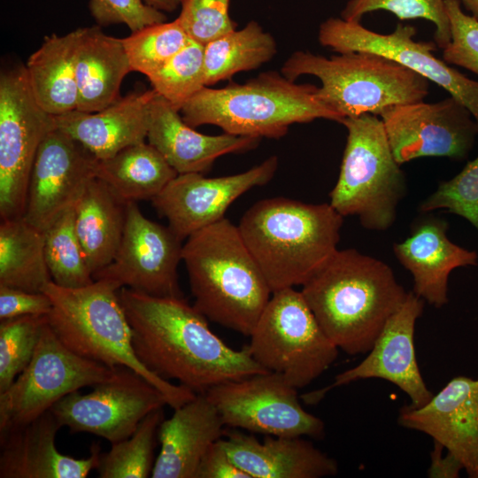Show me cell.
Listing matches in <instances>:
<instances>
[{
	"label": "cell",
	"instance_id": "2e32d148",
	"mask_svg": "<svg viewBox=\"0 0 478 478\" xmlns=\"http://www.w3.org/2000/svg\"><path fill=\"white\" fill-rule=\"evenodd\" d=\"M379 117L396 160L400 164L422 157H468L478 125L470 111L456 98L394 105Z\"/></svg>",
	"mask_w": 478,
	"mask_h": 478
},
{
	"label": "cell",
	"instance_id": "e0dca14e",
	"mask_svg": "<svg viewBox=\"0 0 478 478\" xmlns=\"http://www.w3.org/2000/svg\"><path fill=\"white\" fill-rule=\"evenodd\" d=\"M98 159L69 135L55 128L42 143L31 171L23 218L45 231L74 207L96 178Z\"/></svg>",
	"mask_w": 478,
	"mask_h": 478
},
{
	"label": "cell",
	"instance_id": "5b68a950",
	"mask_svg": "<svg viewBox=\"0 0 478 478\" xmlns=\"http://www.w3.org/2000/svg\"><path fill=\"white\" fill-rule=\"evenodd\" d=\"M119 290L104 280H94L79 288L50 282L44 293L52 303L48 314L50 328L73 353L110 367H128L161 391L171 408L181 406L197 393L160 378L141 363L134 350L131 328Z\"/></svg>",
	"mask_w": 478,
	"mask_h": 478
},
{
	"label": "cell",
	"instance_id": "277c9868",
	"mask_svg": "<svg viewBox=\"0 0 478 478\" xmlns=\"http://www.w3.org/2000/svg\"><path fill=\"white\" fill-rule=\"evenodd\" d=\"M182 261L206 319L250 336L273 293L238 226L226 218L190 235Z\"/></svg>",
	"mask_w": 478,
	"mask_h": 478
},
{
	"label": "cell",
	"instance_id": "8fae6325",
	"mask_svg": "<svg viewBox=\"0 0 478 478\" xmlns=\"http://www.w3.org/2000/svg\"><path fill=\"white\" fill-rule=\"evenodd\" d=\"M57 128L55 116L35 99L25 66L0 75V216L21 218L38 150Z\"/></svg>",
	"mask_w": 478,
	"mask_h": 478
},
{
	"label": "cell",
	"instance_id": "f6af8a7d",
	"mask_svg": "<svg viewBox=\"0 0 478 478\" xmlns=\"http://www.w3.org/2000/svg\"><path fill=\"white\" fill-rule=\"evenodd\" d=\"M435 443V449L431 453L429 476L458 477L459 470L463 469L460 463L448 451L446 456L443 457L442 452L444 448L437 443Z\"/></svg>",
	"mask_w": 478,
	"mask_h": 478
},
{
	"label": "cell",
	"instance_id": "74e56055",
	"mask_svg": "<svg viewBox=\"0 0 478 478\" xmlns=\"http://www.w3.org/2000/svg\"><path fill=\"white\" fill-rule=\"evenodd\" d=\"M387 11L399 19H423L436 27V46L444 48L451 41L450 22L443 0H349L341 12L347 21L360 22L366 13Z\"/></svg>",
	"mask_w": 478,
	"mask_h": 478
},
{
	"label": "cell",
	"instance_id": "ab89813d",
	"mask_svg": "<svg viewBox=\"0 0 478 478\" xmlns=\"http://www.w3.org/2000/svg\"><path fill=\"white\" fill-rule=\"evenodd\" d=\"M230 0H181L178 19L189 38L205 45L235 29Z\"/></svg>",
	"mask_w": 478,
	"mask_h": 478
},
{
	"label": "cell",
	"instance_id": "603a6c76",
	"mask_svg": "<svg viewBox=\"0 0 478 478\" xmlns=\"http://www.w3.org/2000/svg\"><path fill=\"white\" fill-rule=\"evenodd\" d=\"M221 416L205 393L174 409L158 430L160 451L153 478H195L209 448L225 434Z\"/></svg>",
	"mask_w": 478,
	"mask_h": 478
},
{
	"label": "cell",
	"instance_id": "5bb4252c",
	"mask_svg": "<svg viewBox=\"0 0 478 478\" xmlns=\"http://www.w3.org/2000/svg\"><path fill=\"white\" fill-rule=\"evenodd\" d=\"M416 28L397 24L382 35L360 22L329 18L320 26L319 42L335 52L366 51L389 58L439 85L464 104L478 125V81H473L434 55L433 42H416Z\"/></svg>",
	"mask_w": 478,
	"mask_h": 478
},
{
	"label": "cell",
	"instance_id": "d4e9b609",
	"mask_svg": "<svg viewBox=\"0 0 478 478\" xmlns=\"http://www.w3.org/2000/svg\"><path fill=\"white\" fill-rule=\"evenodd\" d=\"M181 112L163 97L157 96L150 107L147 140L179 173H204L220 157L250 150L258 138L227 133L208 135L196 131L182 119Z\"/></svg>",
	"mask_w": 478,
	"mask_h": 478
},
{
	"label": "cell",
	"instance_id": "6da1fadb",
	"mask_svg": "<svg viewBox=\"0 0 478 478\" xmlns=\"http://www.w3.org/2000/svg\"><path fill=\"white\" fill-rule=\"evenodd\" d=\"M119 296L138 359L160 378L175 380L197 394L268 372L247 347L235 350L226 344L183 297H154L129 288L120 289Z\"/></svg>",
	"mask_w": 478,
	"mask_h": 478
},
{
	"label": "cell",
	"instance_id": "d6986e66",
	"mask_svg": "<svg viewBox=\"0 0 478 478\" xmlns=\"http://www.w3.org/2000/svg\"><path fill=\"white\" fill-rule=\"evenodd\" d=\"M424 300L410 291L400 308L388 320L366 357L356 366L338 374L324 389L306 393V403L320 401L327 392L359 380L379 378L388 381L411 399L410 405L420 407L433 397L427 387L416 358L414 331L421 316Z\"/></svg>",
	"mask_w": 478,
	"mask_h": 478
},
{
	"label": "cell",
	"instance_id": "9c48e42d",
	"mask_svg": "<svg viewBox=\"0 0 478 478\" xmlns=\"http://www.w3.org/2000/svg\"><path fill=\"white\" fill-rule=\"evenodd\" d=\"M250 337L253 359L297 389L320 376L338 356L337 346L294 288L272 293Z\"/></svg>",
	"mask_w": 478,
	"mask_h": 478
},
{
	"label": "cell",
	"instance_id": "f1b7e54d",
	"mask_svg": "<svg viewBox=\"0 0 478 478\" xmlns=\"http://www.w3.org/2000/svg\"><path fill=\"white\" fill-rule=\"evenodd\" d=\"M127 203L94 178L74 206V227L94 274L113 259L122 239Z\"/></svg>",
	"mask_w": 478,
	"mask_h": 478
},
{
	"label": "cell",
	"instance_id": "ba28073f",
	"mask_svg": "<svg viewBox=\"0 0 478 478\" xmlns=\"http://www.w3.org/2000/svg\"><path fill=\"white\" fill-rule=\"evenodd\" d=\"M341 124L347 129V141L329 204L343 217H358L366 229L385 231L394 224L406 194L405 173L379 116L364 113Z\"/></svg>",
	"mask_w": 478,
	"mask_h": 478
},
{
	"label": "cell",
	"instance_id": "ffe728a7",
	"mask_svg": "<svg viewBox=\"0 0 478 478\" xmlns=\"http://www.w3.org/2000/svg\"><path fill=\"white\" fill-rule=\"evenodd\" d=\"M397 422L431 436L478 478V379H451L423 406L404 405Z\"/></svg>",
	"mask_w": 478,
	"mask_h": 478
},
{
	"label": "cell",
	"instance_id": "bcb514c9",
	"mask_svg": "<svg viewBox=\"0 0 478 478\" xmlns=\"http://www.w3.org/2000/svg\"><path fill=\"white\" fill-rule=\"evenodd\" d=\"M145 2L160 12H171L181 5V0H145Z\"/></svg>",
	"mask_w": 478,
	"mask_h": 478
},
{
	"label": "cell",
	"instance_id": "9a60e30c",
	"mask_svg": "<svg viewBox=\"0 0 478 478\" xmlns=\"http://www.w3.org/2000/svg\"><path fill=\"white\" fill-rule=\"evenodd\" d=\"M181 242L169 226L150 220L136 202H129L120 247L112 262L95 273L93 279L109 281L119 289L183 297L177 274L182 260Z\"/></svg>",
	"mask_w": 478,
	"mask_h": 478
},
{
	"label": "cell",
	"instance_id": "7402d4cb",
	"mask_svg": "<svg viewBox=\"0 0 478 478\" xmlns=\"http://www.w3.org/2000/svg\"><path fill=\"white\" fill-rule=\"evenodd\" d=\"M448 227L445 220L428 216L412 227L407 238L393 245L396 258L412 275V291L436 308L448 303L451 271L478 262L475 251L450 241Z\"/></svg>",
	"mask_w": 478,
	"mask_h": 478
},
{
	"label": "cell",
	"instance_id": "f546056e",
	"mask_svg": "<svg viewBox=\"0 0 478 478\" xmlns=\"http://www.w3.org/2000/svg\"><path fill=\"white\" fill-rule=\"evenodd\" d=\"M177 174L162 154L145 142L98 159L96 172V177L126 203L152 200Z\"/></svg>",
	"mask_w": 478,
	"mask_h": 478
},
{
	"label": "cell",
	"instance_id": "e575fe53",
	"mask_svg": "<svg viewBox=\"0 0 478 478\" xmlns=\"http://www.w3.org/2000/svg\"><path fill=\"white\" fill-rule=\"evenodd\" d=\"M191 39L178 19L144 27L122 38L132 72L149 77Z\"/></svg>",
	"mask_w": 478,
	"mask_h": 478
},
{
	"label": "cell",
	"instance_id": "d6a6232c",
	"mask_svg": "<svg viewBox=\"0 0 478 478\" xmlns=\"http://www.w3.org/2000/svg\"><path fill=\"white\" fill-rule=\"evenodd\" d=\"M45 258L52 281L79 288L94 281L74 227V207L63 212L44 231Z\"/></svg>",
	"mask_w": 478,
	"mask_h": 478
},
{
	"label": "cell",
	"instance_id": "836d02e7",
	"mask_svg": "<svg viewBox=\"0 0 478 478\" xmlns=\"http://www.w3.org/2000/svg\"><path fill=\"white\" fill-rule=\"evenodd\" d=\"M165 419L163 408L149 413L134 434L112 443L108 452L100 453L97 466L101 478H146L154 466V449L158 430Z\"/></svg>",
	"mask_w": 478,
	"mask_h": 478
},
{
	"label": "cell",
	"instance_id": "cb8c5ba5",
	"mask_svg": "<svg viewBox=\"0 0 478 478\" xmlns=\"http://www.w3.org/2000/svg\"><path fill=\"white\" fill-rule=\"evenodd\" d=\"M221 443L231 460L251 478H320L335 475L336 461L303 436H254L229 431Z\"/></svg>",
	"mask_w": 478,
	"mask_h": 478
},
{
	"label": "cell",
	"instance_id": "7c38bea8",
	"mask_svg": "<svg viewBox=\"0 0 478 478\" xmlns=\"http://www.w3.org/2000/svg\"><path fill=\"white\" fill-rule=\"evenodd\" d=\"M205 395L225 426L275 436H324V422L302 407L297 389L278 374L264 372L225 382Z\"/></svg>",
	"mask_w": 478,
	"mask_h": 478
},
{
	"label": "cell",
	"instance_id": "8d00e7d4",
	"mask_svg": "<svg viewBox=\"0 0 478 478\" xmlns=\"http://www.w3.org/2000/svg\"><path fill=\"white\" fill-rule=\"evenodd\" d=\"M48 315H26L0 323V393L6 390L31 361Z\"/></svg>",
	"mask_w": 478,
	"mask_h": 478
},
{
	"label": "cell",
	"instance_id": "8992f818",
	"mask_svg": "<svg viewBox=\"0 0 478 478\" xmlns=\"http://www.w3.org/2000/svg\"><path fill=\"white\" fill-rule=\"evenodd\" d=\"M318 87L297 84L281 73L266 72L243 84L204 87L181 109L192 127L213 125L224 133L261 139L281 138L296 123L343 119L317 96Z\"/></svg>",
	"mask_w": 478,
	"mask_h": 478
},
{
	"label": "cell",
	"instance_id": "7a4b0ae2",
	"mask_svg": "<svg viewBox=\"0 0 478 478\" xmlns=\"http://www.w3.org/2000/svg\"><path fill=\"white\" fill-rule=\"evenodd\" d=\"M301 292L328 337L349 355L370 351L408 294L390 266L355 249L337 250Z\"/></svg>",
	"mask_w": 478,
	"mask_h": 478
},
{
	"label": "cell",
	"instance_id": "7bdbcfd3",
	"mask_svg": "<svg viewBox=\"0 0 478 478\" xmlns=\"http://www.w3.org/2000/svg\"><path fill=\"white\" fill-rule=\"evenodd\" d=\"M51 307V300L44 292L0 285V320L26 315H48Z\"/></svg>",
	"mask_w": 478,
	"mask_h": 478
},
{
	"label": "cell",
	"instance_id": "83f0119b",
	"mask_svg": "<svg viewBox=\"0 0 478 478\" xmlns=\"http://www.w3.org/2000/svg\"><path fill=\"white\" fill-rule=\"evenodd\" d=\"M82 27L46 36L25 66L28 83L39 104L53 116L77 109L75 61Z\"/></svg>",
	"mask_w": 478,
	"mask_h": 478
},
{
	"label": "cell",
	"instance_id": "484cf974",
	"mask_svg": "<svg viewBox=\"0 0 478 478\" xmlns=\"http://www.w3.org/2000/svg\"><path fill=\"white\" fill-rule=\"evenodd\" d=\"M154 89L133 92L94 112L79 110L55 116L57 127L87 148L97 159L145 142Z\"/></svg>",
	"mask_w": 478,
	"mask_h": 478
},
{
	"label": "cell",
	"instance_id": "ac0fdd59",
	"mask_svg": "<svg viewBox=\"0 0 478 478\" xmlns=\"http://www.w3.org/2000/svg\"><path fill=\"white\" fill-rule=\"evenodd\" d=\"M277 166L278 159L272 156L232 175L208 178L202 173H179L151 200L152 204L183 241L222 220L227 208L243 194L268 183Z\"/></svg>",
	"mask_w": 478,
	"mask_h": 478
},
{
	"label": "cell",
	"instance_id": "d590c367",
	"mask_svg": "<svg viewBox=\"0 0 478 478\" xmlns=\"http://www.w3.org/2000/svg\"><path fill=\"white\" fill-rule=\"evenodd\" d=\"M147 78L151 89L180 112L193 96L205 87L204 45L191 40Z\"/></svg>",
	"mask_w": 478,
	"mask_h": 478
},
{
	"label": "cell",
	"instance_id": "3957f363",
	"mask_svg": "<svg viewBox=\"0 0 478 478\" xmlns=\"http://www.w3.org/2000/svg\"><path fill=\"white\" fill-rule=\"evenodd\" d=\"M343 217L328 203L277 197L242 217L241 235L275 292L303 286L336 252Z\"/></svg>",
	"mask_w": 478,
	"mask_h": 478
},
{
	"label": "cell",
	"instance_id": "f35d334b",
	"mask_svg": "<svg viewBox=\"0 0 478 478\" xmlns=\"http://www.w3.org/2000/svg\"><path fill=\"white\" fill-rule=\"evenodd\" d=\"M436 210L459 215L478 231V157L467 162L456 176L439 183L420 204L422 212Z\"/></svg>",
	"mask_w": 478,
	"mask_h": 478
},
{
	"label": "cell",
	"instance_id": "4dcf8cb0",
	"mask_svg": "<svg viewBox=\"0 0 478 478\" xmlns=\"http://www.w3.org/2000/svg\"><path fill=\"white\" fill-rule=\"evenodd\" d=\"M51 281L45 258L44 231L23 217L1 220L0 285L44 292Z\"/></svg>",
	"mask_w": 478,
	"mask_h": 478
},
{
	"label": "cell",
	"instance_id": "7dc6e473",
	"mask_svg": "<svg viewBox=\"0 0 478 478\" xmlns=\"http://www.w3.org/2000/svg\"><path fill=\"white\" fill-rule=\"evenodd\" d=\"M460 2L472 13V16L478 19V0H460Z\"/></svg>",
	"mask_w": 478,
	"mask_h": 478
},
{
	"label": "cell",
	"instance_id": "1f68e13d",
	"mask_svg": "<svg viewBox=\"0 0 478 478\" xmlns=\"http://www.w3.org/2000/svg\"><path fill=\"white\" fill-rule=\"evenodd\" d=\"M277 52L274 38L256 21L233 30L204 45L205 86L254 70Z\"/></svg>",
	"mask_w": 478,
	"mask_h": 478
},
{
	"label": "cell",
	"instance_id": "44dd1931",
	"mask_svg": "<svg viewBox=\"0 0 478 478\" xmlns=\"http://www.w3.org/2000/svg\"><path fill=\"white\" fill-rule=\"evenodd\" d=\"M62 428L50 410L34 420L0 434V478H85L99 465L100 447L75 459L60 453L56 436Z\"/></svg>",
	"mask_w": 478,
	"mask_h": 478
},
{
	"label": "cell",
	"instance_id": "52a82bcc",
	"mask_svg": "<svg viewBox=\"0 0 478 478\" xmlns=\"http://www.w3.org/2000/svg\"><path fill=\"white\" fill-rule=\"evenodd\" d=\"M281 73L294 81L302 75L317 77L321 83L318 97L343 120L364 113L379 116L389 107L423 101L428 94V80L425 77L366 51L330 58L295 51Z\"/></svg>",
	"mask_w": 478,
	"mask_h": 478
},
{
	"label": "cell",
	"instance_id": "60d3db41",
	"mask_svg": "<svg viewBox=\"0 0 478 478\" xmlns=\"http://www.w3.org/2000/svg\"><path fill=\"white\" fill-rule=\"evenodd\" d=\"M450 22L451 41L443 48V60L478 75V19L466 14L459 0H443Z\"/></svg>",
	"mask_w": 478,
	"mask_h": 478
},
{
	"label": "cell",
	"instance_id": "4fadbf2b",
	"mask_svg": "<svg viewBox=\"0 0 478 478\" xmlns=\"http://www.w3.org/2000/svg\"><path fill=\"white\" fill-rule=\"evenodd\" d=\"M167 405L161 391L135 371L117 366L108 380L72 392L50 410L72 433H89L115 443L130 437L151 412Z\"/></svg>",
	"mask_w": 478,
	"mask_h": 478
},
{
	"label": "cell",
	"instance_id": "b9f144b4",
	"mask_svg": "<svg viewBox=\"0 0 478 478\" xmlns=\"http://www.w3.org/2000/svg\"><path fill=\"white\" fill-rule=\"evenodd\" d=\"M89 12L98 26L124 24L131 32L166 21V16L145 0H89Z\"/></svg>",
	"mask_w": 478,
	"mask_h": 478
},
{
	"label": "cell",
	"instance_id": "30bf717a",
	"mask_svg": "<svg viewBox=\"0 0 478 478\" xmlns=\"http://www.w3.org/2000/svg\"><path fill=\"white\" fill-rule=\"evenodd\" d=\"M116 367L68 350L48 321L31 361L0 393V434L34 420L66 395L110 379Z\"/></svg>",
	"mask_w": 478,
	"mask_h": 478
},
{
	"label": "cell",
	"instance_id": "ee69618b",
	"mask_svg": "<svg viewBox=\"0 0 478 478\" xmlns=\"http://www.w3.org/2000/svg\"><path fill=\"white\" fill-rule=\"evenodd\" d=\"M195 478H251L229 458L221 438L203 457Z\"/></svg>",
	"mask_w": 478,
	"mask_h": 478
},
{
	"label": "cell",
	"instance_id": "4316f807",
	"mask_svg": "<svg viewBox=\"0 0 478 478\" xmlns=\"http://www.w3.org/2000/svg\"><path fill=\"white\" fill-rule=\"evenodd\" d=\"M130 72L122 38L104 34L98 25L82 27L75 61L76 110L94 112L116 102Z\"/></svg>",
	"mask_w": 478,
	"mask_h": 478
}]
</instances>
